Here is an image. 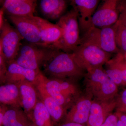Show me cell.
Listing matches in <instances>:
<instances>
[{
	"mask_svg": "<svg viewBox=\"0 0 126 126\" xmlns=\"http://www.w3.org/2000/svg\"><path fill=\"white\" fill-rule=\"evenodd\" d=\"M84 77L85 93L93 99L104 101L116 98L118 87L108 77L103 67L87 71Z\"/></svg>",
	"mask_w": 126,
	"mask_h": 126,
	"instance_id": "obj_1",
	"label": "cell"
},
{
	"mask_svg": "<svg viewBox=\"0 0 126 126\" xmlns=\"http://www.w3.org/2000/svg\"><path fill=\"white\" fill-rule=\"evenodd\" d=\"M56 24L63 29V33L61 39L51 47L72 53L81 44L78 13L77 9L73 7L59 19Z\"/></svg>",
	"mask_w": 126,
	"mask_h": 126,
	"instance_id": "obj_2",
	"label": "cell"
},
{
	"mask_svg": "<svg viewBox=\"0 0 126 126\" xmlns=\"http://www.w3.org/2000/svg\"><path fill=\"white\" fill-rule=\"evenodd\" d=\"M45 66V72L57 79H79L86 74L75 63L72 53L57 49Z\"/></svg>",
	"mask_w": 126,
	"mask_h": 126,
	"instance_id": "obj_3",
	"label": "cell"
},
{
	"mask_svg": "<svg viewBox=\"0 0 126 126\" xmlns=\"http://www.w3.org/2000/svg\"><path fill=\"white\" fill-rule=\"evenodd\" d=\"M56 49L51 47L29 43L21 44L18 54L14 61L24 67L39 72L40 67L45 65Z\"/></svg>",
	"mask_w": 126,
	"mask_h": 126,
	"instance_id": "obj_4",
	"label": "cell"
},
{
	"mask_svg": "<svg viewBox=\"0 0 126 126\" xmlns=\"http://www.w3.org/2000/svg\"><path fill=\"white\" fill-rule=\"evenodd\" d=\"M72 54L77 65L85 72L103 67L111 58V54L86 43H81Z\"/></svg>",
	"mask_w": 126,
	"mask_h": 126,
	"instance_id": "obj_5",
	"label": "cell"
},
{
	"mask_svg": "<svg viewBox=\"0 0 126 126\" xmlns=\"http://www.w3.org/2000/svg\"><path fill=\"white\" fill-rule=\"evenodd\" d=\"M84 32L81 43L95 46L109 53L120 52L116 43L114 25L102 28L92 26Z\"/></svg>",
	"mask_w": 126,
	"mask_h": 126,
	"instance_id": "obj_6",
	"label": "cell"
},
{
	"mask_svg": "<svg viewBox=\"0 0 126 126\" xmlns=\"http://www.w3.org/2000/svg\"><path fill=\"white\" fill-rule=\"evenodd\" d=\"M1 31L0 40L2 56L6 62L9 63L16 58L23 39L16 28L11 26L6 19L4 20Z\"/></svg>",
	"mask_w": 126,
	"mask_h": 126,
	"instance_id": "obj_7",
	"label": "cell"
},
{
	"mask_svg": "<svg viewBox=\"0 0 126 126\" xmlns=\"http://www.w3.org/2000/svg\"><path fill=\"white\" fill-rule=\"evenodd\" d=\"M118 1L117 0L104 1L93 16L92 26L102 28L115 24L119 18Z\"/></svg>",
	"mask_w": 126,
	"mask_h": 126,
	"instance_id": "obj_8",
	"label": "cell"
},
{
	"mask_svg": "<svg viewBox=\"0 0 126 126\" xmlns=\"http://www.w3.org/2000/svg\"><path fill=\"white\" fill-rule=\"evenodd\" d=\"M9 18L21 37L28 43L43 46L41 39L38 28L37 25L29 17L9 16Z\"/></svg>",
	"mask_w": 126,
	"mask_h": 126,
	"instance_id": "obj_9",
	"label": "cell"
},
{
	"mask_svg": "<svg viewBox=\"0 0 126 126\" xmlns=\"http://www.w3.org/2000/svg\"><path fill=\"white\" fill-rule=\"evenodd\" d=\"M29 17L37 25L41 42L44 46L51 47L63 36V30L57 24H53L39 16H34Z\"/></svg>",
	"mask_w": 126,
	"mask_h": 126,
	"instance_id": "obj_10",
	"label": "cell"
},
{
	"mask_svg": "<svg viewBox=\"0 0 126 126\" xmlns=\"http://www.w3.org/2000/svg\"><path fill=\"white\" fill-rule=\"evenodd\" d=\"M92 101L90 96L85 93L82 94L70 107L65 116L66 122L87 124Z\"/></svg>",
	"mask_w": 126,
	"mask_h": 126,
	"instance_id": "obj_11",
	"label": "cell"
},
{
	"mask_svg": "<svg viewBox=\"0 0 126 126\" xmlns=\"http://www.w3.org/2000/svg\"><path fill=\"white\" fill-rule=\"evenodd\" d=\"M116 99L104 101L93 99L86 126H101L116 110Z\"/></svg>",
	"mask_w": 126,
	"mask_h": 126,
	"instance_id": "obj_12",
	"label": "cell"
},
{
	"mask_svg": "<svg viewBox=\"0 0 126 126\" xmlns=\"http://www.w3.org/2000/svg\"><path fill=\"white\" fill-rule=\"evenodd\" d=\"M1 5L4 11L9 16L28 17L34 16L36 6L34 0H2Z\"/></svg>",
	"mask_w": 126,
	"mask_h": 126,
	"instance_id": "obj_13",
	"label": "cell"
},
{
	"mask_svg": "<svg viewBox=\"0 0 126 126\" xmlns=\"http://www.w3.org/2000/svg\"><path fill=\"white\" fill-rule=\"evenodd\" d=\"M73 7L78 13L79 26L84 32L92 27V19L99 2L98 0H74L72 1Z\"/></svg>",
	"mask_w": 126,
	"mask_h": 126,
	"instance_id": "obj_14",
	"label": "cell"
},
{
	"mask_svg": "<svg viewBox=\"0 0 126 126\" xmlns=\"http://www.w3.org/2000/svg\"><path fill=\"white\" fill-rule=\"evenodd\" d=\"M39 72L28 69L14 62L9 63L7 67L6 81L7 83H15L16 81H36Z\"/></svg>",
	"mask_w": 126,
	"mask_h": 126,
	"instance_id": "obj_15",
	"label": "cell"
},
{
	"mask_svg": "<svg viewBox=\"0 0 126 126\" xmlns=\"http://www.w3.org/2000/svg\"><path fill=\"white\" fill-rule=\"evenodd\" d=\"M67 1L64 0H41L40 3L41 13L47 19H59L66 10Z\"/></svg>",
	"mask_w": 126,
	"mask_h": 126,
	"instance_id": "obj_16",
	"label": "cell"
},
{
	"mask_svg": "<svg viewBox=\"0 0 126 126\" xmlns=\"http://www.w3.org/2000/svg\"><path fill=\"white\" fill-rule=\"evenodd\" d=\"M19 94V87L15 83H7L0 86V104L2 105H15Z\"/></svg>",
	"mask_w": 126,
	"mask_h": 126,
	"instance_id": "obj_17",
	"label": "cell"
},
{
	"mask_svg": "<svg viewBox=\"0 0 126 126\" xmlns=\"http://www.w3.org/2000/svg\"><path fill=\"white\" fill-rule=\"evenodd\" d=\"M28 81H23L20 84L19 90L22 100V105L26 110L34 108L36 103V92Z\"/></svg>",
	"mask_w": 126,
	"mask_h": 126,
	"instance_id": "obj_18",
	"label": "cell"
},
{
	"mask_svg": "<svg viewBox=\"0 0 126 126\" xmlns=\"http://www.w3.org/2000/svg\"><path fill=\"white\" fill-rule=\"evenodd\" d=\"M45 89L48 95L52 97L56 102L64 110L71 106L59 89V79L51 80L46 79Z\"/></svg>",
	"mask_w": 126,
	"mask_h": 126,
	"instance_id": "obj_19",
	"label": "cell"
},
{
	"mask_svg": "<svg viewBox=\"0 0 126 126\" xmlns=\"http://www.w3.org/2000/svg\"><path fill=\"white\" fill-rule=\"evenodd\" d=\"M104 65V69L109 78L118 87H123L121 74L114 56L111 58Z\"/></svg>",
	"mask_w": 126,
	"mask_h": 126,
	"instance_id": "obj_20",
	"label": "cell"
},
{
	"mask_svg": "<svg viewBox=\"0 0 126 126\" xmlns=\"http://www.w3.org/2000/svg\"><path fill=\"white\" fill-rule=\"evenodd\" d=\"M44 103L50 117L55 121H58L63 116L65 110L48 94L44 99Z\"/></svg>",
	"mask_w": 126,
	"mask_h": 126,
	"instance_id": "obj_21",
	"label": "cell"
},
{
	"mask_svg": "<svg viewBox=\"0 0 126 126\" xmlns=\"http://www.w3.org/2000/svg\"><path fill=\"white\" fill-rule=\"evenodd\" d=\"M34 117L36 125L43 126L46 122L49 121L50 117L49 113L44 103H36L34 108Z\"/></svg>",
	"mask_w": 126,
	"mask_h": 126,
	"instance_id": "obj_22",
	"label": "cell"
},
{
	"mask_svg": "<svg viewBox=\"0 0 126 126\" xmlns=\"http://www.w3.org/2000/svg\"><path fill=\"white\" fill-rule=\"evenodd\" d=\"M114 26L117 45L123 53H126V28L118 21Z\"/></svg>",
	"mask_w": 126,
	"mask_h": 126,
	"instance_id": "obj_23",
	"label": "cell"
},
{
	"mask_svg": "<svg viewBox=\"0 0 126 126\" xmlns=\"http://www.w3.org/2000/svg\"><path fill=\"white\" fill-rule=\"evenodd\" d=\"M114 57L121 74L123 87H126V62L124 54L120 51L116 54Z\"/></svg>",
	"mask_w": 126,
	"mask_h": 126,
	"instance_id": "obj_24",
	"label": "cell"
},
{
	"mask_svg": "<svg viewBox=\"0 0 126 126\" xmlns=\"http://www.w3.org/2000/svg\"><path fill=\"white\" fill-rule=\"evenodd\" d=\"M18 112L14 109H7L3 116L2 125L3 126H12L18 120Z\"/></svg>",
	"mask_w": 126,
	"mask_h": 126,
	"instance_id": "obj_25",
	"label": "cell"
},
{
	"mask_svg": "<svg viewBox=\"0 0 126 126\" xmlns=\"http://www.w3.org/2000/svg\"><path fill=\"white\" fill-rule=\"evenodd\" d=\"M117 106L115 111L122 112L126 109V88L118 94L116 99Z\"/></svg>",
	"mask_w": 126,
	"mask_h": 126,
	"instance_id": "obj_26",
	"label": "cell"
},
{
	"mask_svg": "<svg viewBox=\"0 0 126 126\" xmlns=\"http://www.w3.org/2000/svg\"><path fill=\"white\" fill-rule=\"evenodd\" d=\"M118 9L119 16L118 21L126 28V1H118Z\"/></svg>",
	"mask_w": 126,
	"mask_h": 126,
	"instance_id": "obj_27",
	"label": "cell"
},
{
	"mask_svg": "<svg viewBox=\"0 0 126 126\" xmlns=\"http://www.w3.org/2000/svg\"><path fill=\"white\" fill-rule=\"evenodd\" d=\"M5 60L3 56H0V83H3L6 81L7 67L6 66Z\"/></svg>",
	"mask_w": 126,
	"mask_h": 126,
	"instance_id": "obj_28",
	"label": "cell"
},
{
	"mask_svg": "<svg viewBox=\"0 0 126 126\" xmlns=\"http://www.w3.org/2000/svg\"><path fill=\"white\" fill-rule=\"evenodd\" d=\"M117 117L115 112L111 113L100 126H117Z\"/></svg>",
	"mask_w": 126,
	"mask_h": 126,
	"instance_id": "obj_29",
	"label": "cell"
},
{
	"mask_svg": "<svg viewBox=\"0 0 126 126\" xmlns=\"http://www.w3.org/2000/svg\"><path fill=\"white\" fill-rule=\"evenodd\" d=\"M117 117V126H126V113L116 111Z\"/></svg>",
	"mask_w": 126,
	"mask_h": 126,
	"instance_id": "obj_30",
	"label": "cell"
},
{
	"mask_svg": "<svg viewBox=\"0 0 126 126\" xmlns=\"http://www.w3.org/2000/svg\"><path fill=\"white\" fill-rule=\"evenodd\" d=\"M2 104H0V126L2 125V119H3V116L5 112L6 111V109L4 108Z\"/></svg>",
	"mask_w": 126,
	"mask_h": 126,
	"instance_id": "obj_31",
	"label": "cell"
},
{
	"mask_svg": "<svg viewBox=\"0 0 126 126\" xmlns=\"http://www.w3.org/2000/svg\"><path fill=\"white\" fill-rule=\"evenodd\" d=\"M4 9L2 7H1L0 9V30H1L2 28L3 23H4V20L3 19V16H4Z\"/></svg>",
	"mask_w": 126,
	"mask_h": 126,
	"instance_id": "obj_32",
	"label": "cell"
},
{
	"mask_svg": "<svg viewBox=\"0 0 126 126\" xmlns=\"http://www.w3.org/2000/svg\"><path fill=\"white\" fill-rule=\"evenodd\" d=\"M61 126H86L83 124L75 123L73 122H65Z\"/></svg>",
	"mask_w": 126,
	"mask_h": 126,
	"instance_id": "obj_33",
	"label": "cell"
},
{
	"mask_svg": "<svg viewBox=\"0 0 126 126\" xmlns=\"http://www.w3.org/2000/svg\"><path fill=\"white\" fill-rule=\"evenodd\" d=\"M12 126H24L23 124L21 122L19 121V119H18L16 122L14 123V125Z\"/></svg>",
	"mask_w": 126,
	"mask_h": 126,
	"instance_id": "obj_34",
	"label": "cell"
},
{
	"mask_svg": "<svg viewBox=\"0 0 126 126\" xmlns=\"http://www.w3.org/2000/svg\"><path fill=\"white\" fill-rule=\"evenodd\" d=\"M2 55V46H1V43L0 40V56Z\"/></svg>",
	"mask_w": 126,
	"mask_h": 126,
	"instance_id": "obj_35",
	"label": "cell"
},
{
	"mask_svg": "<svg viewBox=\"0 0 126 126\" xmlns=\"http://www.w3.org/2000/svg\"><path fill=\"white\" fill-rule=\"evenodd\" d=\"M124 59H125V60H126V53H124Z\"/></svg>",
	"mask_w": 126,
	"mask_h": 126,
	"instance_id": "obj_36",
	"label": "cell"
},
{
	"mask_svg": "<svg viewBox=\"0 0 126 126\" xmlns=\"http://www.w3.org/2000/svg\"><path fill=\"white\" fill-rule=\"evenodd\" d=\"M121 112L126 113V109H125V110H123V111H122Z\"/></svg>",
	"mask_w": 126,
	"mask_h": 126,
	"instance_id": "obj_37",
	"label": "cell"
},
{
	"mask_svg": "<svg viewBox=\"0 0 126 126\" xmlns=\"http://www.w3.org/2000/svg\"><path fill=\"white\" fill-rule=\"evenodd\" d=\"M1 1L2 0H0V4H1Z\"/></svg>",
	"mask_w": 126,
	"mask_h": 126,
	"instance_id": "obj_38",
	"label": "cell"
},
{
	"mask_svg": "<svg viewBox=\"0 0 126 126\" xmlns=\"http://www.w3.org/2000/svg\"></svg>",
	"mask_w": 126,
	"mask_h": 126,
	"instance_id": "obj_39",
	"label": "cell"
}]
</instances>
